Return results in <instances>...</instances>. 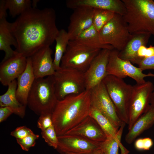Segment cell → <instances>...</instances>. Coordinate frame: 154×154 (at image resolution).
Here are the masks:
<instances>
[{"label": "cell", "instance_id": "19", "mask_svg": "<svg viewBox=\"0 0 154 154\" xmlns=\"http://www.w3.org/2000/svg\"><path fill=\"white\" fill-rule=\"evenodd\" d=\"M131 39L124 48L119 51V57L123 60L130 62L132 63L137 64L139 58L137 52L142 46H146L151 36L146 33L133 34Z\"/></svg>", "mask_w": 154, "mask_h": 154}, {"label": "cell", "instance_id": "8", "mask_svg": "<svg viewBox=\"0 0 154 154\" xmlns=\"http://www.w3.org/2000/svg\"><path fill=\"white\" fill-rule=\"evenodd\" d=\"M99 33L104 44L112 46L119 51L124 48L132 36L123 16L116 13Z\"/></svg>", "mask_w": 154, "mask_h": 154}, {"label": "cell", "instance_id": "33", "mask_svg": "<svg viewBox=\"0 0 154 154\" xmlns=\"http://www.w3.org/2000/svg\"><path fill=\"white\" fill-rule=\"evenodd\" d=\"M52 114H45L40 116L37 125L41 131H44L53 125L52 119Z\"/></svg>", "mask_w": 154, "mask_h": 154}, {"label": "cell", "instance_id": "4", "mask_svg": "<svg viewBox=\"0 0 154 154\" xmlns=\"http://www.w3.org/2000/svg\"><path fill=\"white\" fill-rule=\"evenodd\" d=\"M58 100L53 76L35 78L27 98L31 110L39 116L52 114Z\"/></svg>", "mask_w": 154, "mask_h": 154}, {"label": "cell", "instance_id": "7", "mask_svg": "<svg viewBox=\"0 0 154 154\" xmlns=\"http://www.w3.org/2000/svg\"><path fill=\"white\" fill-rule=\"evenodd\" d=\"M101 50L70 40L61 60L60 67L74 68L84 73Z\"/></svg>", "mask_w": 154, "mask_h": 154}, {"label": "cell", "instance_id": "15", "mask_svg": "<svg viewBox=\"0 0 154 154\" xmlns=\"http://www.w3.org/2000/svg\"><path fill=\"white\" fill-rule=\"evenodd\" d=\"M70 18L67 31L70 40L93 25L94 9L81 7L74 9Z\"/></svg>", "mask_w": 154, "mask_h": 154}, {"label": "cell", "instance_id": "37", "mask_svg": "<svg viewBox=\"0 0 154 154\" xmlns=\"http://www.w3.org/2000/svg\"><path fill=\"white\" fill-rule=\"evenodd\" d=\"M7 9L5 5V0L0 1V19L6 18Z\"/></svg>", "mask_w": 154, "mask_h": 154}, {"label": "cell", "instance_id": "10", "mask_svg": "<svg viewBox=\"0 0 154 154\" xmlns=\"http://www.w3.org/2000/svg\"><path fill=\"white\" fill-rule=\"evenodd\" d=\"M119 52L115 49L110 51L107 68L108 75H112L122 79L129 77L137 84L145 82V77H154V74L143 73L140 68L135 66L129 61L120 58L118 56Z\"/></svg>", "mask_w": 154, "mask_h": 154}, {"label": "cell", "instance_id": "40", "mask_svg": "<svg viewBox=\"0 0 154 154\" xmlns=\"http://www.w3.org/2000/svg\"><path fill=\"white\" fill-rule=\"evenodd\" d=\"M64 154H76V153H65ZM103 154V151L102 150L100 149L98 150L95 152L92 153L91 154Z\"/></svg>", "mask_w": 154, "mask_h": 154}, {"label": "cell", "instance_id": "34", "mask_svg": "<svg viewBox=\"0 0 154 154\" xmlns=\"http://www.w3.org/2000/svg\"><path fill=\"white\" fill-rule=\"evenodd\" d=\"M34 134L30 129L25 126H22L17 127L11 132L10 135L17 139H22Z\"/></svg>", "mask_w": 154, "mask_h": 154}, {"label": "cell", "instance_id": "27", "mask_svg": "<svg viewBox=\"0 0 154 154\" xmlns=\"http://www.w3.org/2000/svg\"><path fill=\"white\" fill-rule=\"evenodd\" d=\"M100 148L103 154H128L129 151L117 140L111 136H107L100 142Z\"/></svg>", "mask_w": 154, "mask_h": 154}, {"label": "cell", "instance_id": "11", "mask_svg": "<svg viewBox=\"0 0 154 154\" xmlns=\"http://www.w3.org/2000/svg\"><path fill=\"white\" fill-rule=\"evenodd\" d=\"M91 106L105 116L118 130L122 121L118 117L115 106L102 81L90 90Z\"/></svg>", "mask_w": 154, "mask_h": 154}, {"label": "cell", "instance_id": "13", "mask_svg": "<svg viewBox=\"0 0 154 154\" xmlns=\"http://www.w3.org/2000/svg\"><path fill=\"white\" fill-rule=\"evenodd\" d=\"M110 51L101 49L84 72L86 90H90L102 82L108 75L107 68Z\"/></svg>", "mask_w": 154, "mask_h": 154}, {"label": "cell", "instance_id": "39", "mask_svg": "<svg viewBox=\"0 0 154 154\" xmlns=\"http://www.w3.org/2000/svg\"><path fill=\"white\" fill-rule=\"evenodd\" d=\"M150 105L154 110V89L151 96Z\"/></svg>", "mask_w": 154, "mask_h": 154}, {"label": "cell", "instance_id": "20", "mask_svg": "<svg viewBox=\"0 0 154 154\" xmlns=\"http://www.w3.org/2000/svg\"><path fill=\"white\" fill-rule=\"evenodd\" d=\"M30 57H27V64L24 72L17 78L16 96L19 102L27 106L28 96L35 80Z\"/></svg>", "mask_w": 154, "mask_h": 154}, {"label": "cell", "instance_id": "12", "mask_svg": "<svg viewBox=\"0 0 154 154\" xmlns=\"http://www.w3.org/2000/svg\"><path fill=\"white\" fill-rule=\"evenodd\" d=\"M58 144L57 149L61 153L88 154L100 148V142L92 141L74 135L65 134L57 136Z\"/></svg>", "mask_w": 154, "mask_h": 154}, {"label": "cell", "instance_id": "17", "mask_svg": "<svg viewBox=\"0 0 154 154\" xmlns=\"http://www.w3.org/2000/svg\"><path fill=\"white\" fill-rule=\"evenodd\" d=\"M65 134L80 136L98 142H103L107 138L98 124L89 116Z\"/></svg>", "mask_w": 154, "mask_h": 154}, {"label": "cell", "instance_id": "30", "mask_svg": "<svg viewBox=\"0 0 154 154\" xmlns=\"http://www.w3.org/2000/svg\"><path fill=\"white\" fill-rule=\"evenodd\" d=\"M41 135L45 141L50 146L56 149L58 140L53 125L46 129L41 131Z\"/></svg>", "mask_w": 154, "mask_h": 154}, {"label": "cell", "instance_id": "31", "mask_svg": "<svg viewBox=\"0 0 154 154\" xmlns=\"http://www.w3.org/2000/svg\"><path fill=\"white\" fill-rule=\"evenodd\" d=\"M39 137V135L34 133L22 139H17L16 141L23 150L28 151L30 147L35 146Z\"/></svg>", "mask_w": 154, "mask_h": 154}, {"label": "cell", "instance_id": "24", "mask_svg": "<svg viewBox=\"0 0 154 154\" xmlns=\"http://www.w3.org/2000/svg\"><path fill=\"white\" fill-rule=\"evenodd\" d=\"M72 40L78 44L94 48L110 50L114 49L112 46L103 42L99 32L93 25Z\"/></svg>", "mask_w": 154, "mask_h": 154}, {"label": "cell", "instance_id": "14", "mask_svg": "<svg viewBox=\"0 0 154 154\" xmlns=\"http://www.w3.org/2000/svg\"><path fill=\"white\" fill-rule=\"evenodd\" d=\"M27 57L18 52L14 56L2 61L0 65V81L4 86H8L25 70Z\"/></svg>", "mask_w": 154, "mask_h": 154}, {"label": "cell", "instance_id": "3", "mask_svg": "<svg viewBox=\"0 0 154 154\" xmlns=\"http://www.w3.org/2000/svg\"><path fill=\"white\" fill-rule=\"evenodd\" d=\"M122 1L126 9L123 17L130 33L149 34L154 37V1Z\"/></svg>", "mask_w": 154, "mask_h": 154}, {"label": "cell", "instance_id": "38", "mask_svg": "<svg viewBox=\"0 0 154 154\" xmlns=\"http://www.w3.org/2000/svg\"><path fill=\"white\" fill-rule=\"evenodd\" d=\"M153 55H154V46H150L149 47L147 48L145 58L150 57Z\"/></svg>", "mask_w": 154, "mask_h": 154}, {"label": "cell", "instance_id": "41", "mask_svg": "<svg viewBox=\"0 0 154 154\" xmlns=\"http://www.w3.org/2000/svg\"><path fill=\"white\" fill-rule=\"evenodd\" d=\"M40 1L38 0H33L32 2V7L33 8H37V3Z\"/></svg>", "mask_w": 154, "mask_h": 154}, {"label": "cell", "instance_id": "21", "mask_svg": "<svg viewBox=\"0 0 154 154\" xmlns=\"http://www.w3.org/2000/svg\"><path fill=\"white\" fill-rule=\"evenodd\" d=\"M13 45L16 48L18 44L16 39L11 29V23L8 22L6 18L0 19V50L5 53L2 61H4L14 56L17 53L11 47Z\"/></svg>", "mask_w": 154, "mask_h": 154}, {"label": "cell", "instance_id": "2", "mask_svg": "<svg viewBox=\"0 0 154 154\" xmlns=\"http://www.w3.org/2000/svg\"><path fill=\"white\" fill-rule=\"evenodd\" d=\"M91 107L90 90L58 100L51 116L57 136L65 134L88 116Z\"/></svg>", "mask_w": 154, "mask_h": 154}, {"label": "cell", "instance_id": "16", "mask_svg": "<svg viewBox=\"0 0 154 154\" xmlns=\"http://www.w3.org/2000/svg\"><path fill=\"white\" fill-rule=\"evenodd\" d=\"M52 50L50 46L38 50L30 56L35 78L53 76L56 70L52 57Z\"/></svg>", "mask_w": 154, "mask_h": 154}, {"label": "cell", "instance_id": "36", "mask_svg": "<svg viewBox=\"0 0 154 154\" xmlns=\"http://www.w3.org/2000/svg\"><path fill=\"white\" fill-rule=\"evenodd\" d=\"M13 114L11 110L7 107L0 108V122L5 120L10 115Z\"/></svg>", "mask_w": 154, "mask_h": 154}, {"label": "cell", "instance_id": "18", "mask_svg": "<svg viewBox=\"0 0 154 154\" xmlns=\"http://www.w3.org/2000/svg\"><path fill=\"white\" fill-rule=\"evenodd\" d=\"M66 5L70 9L86 7L108 10L122 16L126 11L124 3L120 0H68Z\"/></svg>", "mask_w": 154, "mask_h": 154}, {"label": "cell", "instance_id": "23", "mask_svg": "<svg viewBox=\"0 0 154 154\" xmlns=\"http://www.w3.org/2000/svg\"><path fill=\"white\" fill-rule=\"evenodd\" d=\"M17 81L15 80L8 85L5 93L0 96V107L9 108L14 114L23 118L25 114L26 106L20 103L16 96Z\"/></svg>", "mask_w": 154, "mask_h": 154}, {"label": "cell", "instance_id": "32", "mask_svg": "<svg viewBox=\"0 0 154 154\" xmlns=\"http://www.w3.org/2000/svg\"><path fill=\"white\" fill-rule=\"evenodd\" d=\"M153 145V142L151 138L145 137L137 139L134 143V147L138 150H148Z\"/></svg>", "mask_w": 154, "mask_h": 154}, {"label": "cell", "instance_id": "6", "mask_svg": "<svg viewBox=\"0 0 154 154\" xmlns=\"http://www.w3.org/2000/svg\"><path fill=\"white\" fill-rule=\"evenodd\" d=\"M55 94L58 100L72 94H78L86 90L84 73L67 68L56 70L53 75Z\"/></svg>", "mask_w": 154, "mask_h": 154}, {"label": "cell", "instance_id": "29", "mask_svg": "<svg viewBox=\"0 0 154 154\" xmlns=\"http://www.w3.org/2000/svg\"><path fill=\"white\" fill-rule=\"evenodd\" d=\"M115 13L108 10L94 9L93 25L99 32L114 17Z\"/></svg>", "mask_w": 154, "mask_h": 154}, {"label": "cell", "instance_id": "26", "mask_svg": "<svg viewBox=\"0 0 154 154\" xmlns=\"http://www.w3.org/2000/svg\"><path fill=\"white\" fill-rule=\"evenodd\" d=\"M89 116L96 121L107 136H111L121 143L117 137V133L118 130L114 127L105 116L97 109L92 106Z\"/></svg>", "mask_w": 154, "mask_h": 154}, {"label": "cell", "instance_id": "35", "mask_svg": "<svg viewBox=\"0 0 154 154\" xmlns=\"http://www.w3.org/2000/svg\"><path fill=\"white\" fill-rule=\"evenodd\" d=\"M137 65L143 71L149 69L154 70V55L142 58Z\"/></svg>", "mask_w": 154, "mask_h": 154}, {"label": "cell", "instance_id": "1", "mask_svg": "<svg viewBox=\"0 0 154 154\" xmlns=\"http://www.w3.org/2000/svg\"><path fill=\"white\" fill-rule=\"evenodd\" d=\"M56 20L55 11L49 8L31 7L19 16L11 23L18 44L16 51L28 57L42 48L50 46L59 32Z\"/></svg>", "mask_w": 154, "mask_h": 154}, {"label": "cell", "instance_id": "28", "mask_svg": "<svg viewBox=\"0 0 154 154\" xmlns=\"http://www.w3.org/2000/svg\"><path fill=\"white\" fill-rule=\"evenodd\" d=\"M32 2L30 0H5V5L10 15L14 18L32 7Z\"/></svg>", "mask_w": 154, "mask_h": 154}, {"label": "cell", "instance_id": "25", "mask_svg": "<svg viewBox=\"0 0 154 154\" xmlns=\"http://www.w3.org/2000/svg\"><path fill=\"white\" fill-rule=\"evenodd\" d=\"M70 40L68 32L64 29L59 30L55 39L56 44L53 63L56 70L60 68L61 60Z\"/></svg>", "mask_w": 154, "mask_h": 154}, {"label": "cell", "instance_id": "22", "mask_svg": "<svg viewBox=\"0 0 154 154\" xmlns=\"http://www.w3.org/2000/svg\"><path fill=\"white\" fill-rule=\"evenodd\" d=\"M154 123V110L150 105L129 130L125 136V141L131 144L143 131L151 127Z\"/></svg>", "mask_w": 154, "mask_h": 154}, {"label": "cell", "instance_id": "5", "mask_svg": "<svg viewBox=\"0 0 154 154\" xmlns=\"http://www.w3.org/2000/svg\"><path fill=\"white\" fill-rule=\"evenodd\" d=\"M116 108L120 119L129 123L128 108L133 86L126 83L122 79L107 75L102 81Z\"/></svg>", "mask_w": 154, "mask_h": 154}, {"label": "cell", "instance_id": "9", "mask_svg": "<svg viewBox=\"0 0 154 154\" xmlns=\"http://www.w3.org/2000/svg\"><path fill=\"white\" fill-rule=\"evenodd\" d=\"M154 89L153 84L147 81L133 86L128 108V130L150 106V100Z\"/></svg>", "mask_w": 154, "mask_h": 154}]
</instances>
